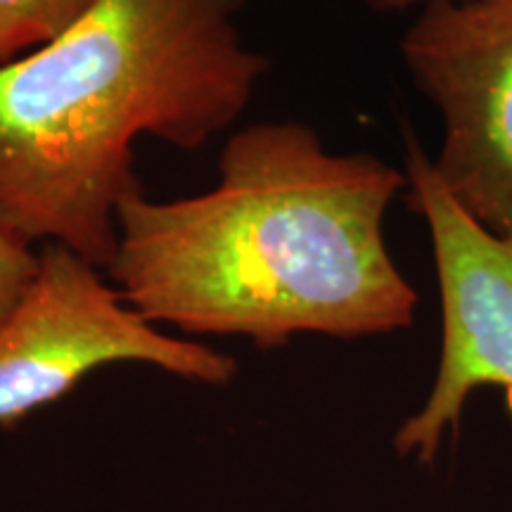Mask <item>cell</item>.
<instances>
[{
  "label": "cell",
  "instance_id": "8992f818",
  "mask_svg": "<svg viewBox=\"0 0 512 512\" xmlns=\"http://www.w3.org/2000/svg\"><path fill=\"white\" fill-rule=\"evenodd\" d=\"M95 0H0V64L67 31Z\"/></svg>",
  "mask_w": 512,
  "mask_h": 512
},
{
  "label": "cell",
  "instance_id": "52a82bcc",
  "mask_svg": "<svg viewBox=\"0 0 512 512\" xmlns=\"http://www.w3.org/2000/svg\"><path fill=\"white\" fill-rule=\"evenodd\" d=\"M41 254L31 249V242L0 223V325L34 283Z\"/></svg>",
  "mask_w": 512,
  "mask_h": 512
},
{
  "label": "cell",
  "instance_id": "7a4b0ae2",
  "mask_svg": "<svg viewBox=\"0 0 512 512\" xmlns=\"http://www.w3.org/2000/svg\"><path fill=\"white\" fill-rule=\"evenodd\" d=\"M249 0H95L0 64V223L110 266L121 204L143 195L138 138L195 152L238 124L268 60Z\"/></svg>",
  "mask_w": 512,
  "mask_h": 512
},
{
  "label": "cell",
  "instance_id": "5b68a950",
  "mask_svg": "<svg viewBox=\"0 0 512 512\" xmlns=\"http://www.w3.org/2000/svg\"><path fill=\"white\" fill-rule=\"evenodd\" d=\"M401 60L444 124L434 169L453 200L512 240V0H441L401 36Z\"/></svg>",
  "mask_w": 512,
  "mask_h": 512
},
{
  "label": "cell",
  "instance_id": "ba28073f",
  "mask_svg": "<svg viewBox=\"0 0 512 512\" xmlns=\"http://www.w3.org/2000/svg\"><path fill=\"white\" fill-rule=\"evenodd\" d=\"M373 12H403L408 8H415V5H430V3H441V0H363Z\"/></svg>",
  "mask_w": 512,
  "mask_h": 512
},
{
  "label": "cell",
  "instance_id": "3957f363",
  "mask_svg": "<svg viewBox=\"0 0 512 512\" xmlns=\"http://www.w3.org/2000/svg\"><path fill=\"white\" fill-rule=\"evenodd\" d=\"M114 363H140L204 387H226L240 370L209 344L166 335L102 268L48 242L34 283L0 325V427L12 430Z\"/></svg>",
  "mask_w": 512,
  "mask_h": 512
},
{
  "label": "cell",
  "instance_id": "277c9868",
  "mask_svg": "<svg viewBox=\"0 0 512 512\" xmlns=\"http://www.w3.org/2000/svg\"><path fill=\"white\" fill-rule=\"evenodd\" d=\"M406 202L430 230L441 292V358L427 399L396 427L394 451L432 465L456 437L467 399L501 387L512 413V240L472 219L444 188L432 159L406 138Z\"/></svg>",
  "mask_w": 512,
  "mask_h": 512
},
{
  "label": "cell",
  "instance_id": "6da1fadb",
  "mask_svg": "<svg viewBox=\"0 0 512 512\" xmlns=\"http://www.w3.org/2000/svg\"><path fill=\"white\" fill-rule=\"evenodd\" d=\"M216 171L197 195L121 204L105 273L140 316L259 349L411 328L420 297L384 240L406 171L368 152L335 155L302 121L238 128Z\"/></svg>",
  "mask_w": 512,
  "mask_h": 512
}]
</instances>
